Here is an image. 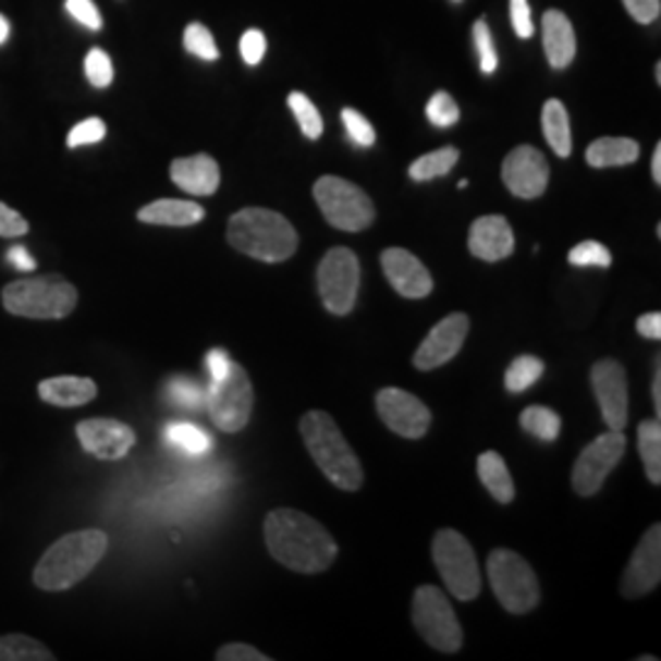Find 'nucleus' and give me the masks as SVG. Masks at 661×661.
<instances>
[{
    "mask_svg": "<svg viewBox=\"0 0 661 661\" xmlns=\"http://www.w3.org/2000/svg\"><path fill=\"white\" fill-rule=\"evenodd\" d=\"M265 544L274 561L297 574H321L335 556V547L329 529L299 510H272L265 519Z\"/></svg>",
    "mask_w": 661,
    "mask_h": 661,
    "instance_id": "obj_1",
    "label": "nucleus"
},
{
    "mask_svg": "<svg viewBox=\"0 0 661 661\" xmlns=\"http://www.w3.org/2000/svg\"><path fill=\"white\" fill-rule=\"evenodd\" d=\"M229 243L260 262H284L299 248V235L282 213L270 209H243L231 216Z\"/></svg>",
    "mask_w": 661,
    "mask_h": 661,
    "instance_id": "obj_2",
    "label": "nucleus"
},
{
    "mask_svg": "<svg viewBox=\"0 0 661 661\" xmlns=\"http://www.w3.org/2000/svg\"><path fill=\"white\" fill-rule=\"evenodd\" d=\"M108 549L101 529L72 531L47 549L35 568V584L42 590H66L84 580L98 566Z\"/></svg>",
    "mask_w": 661,
    "mask_h": 661,
    "instance_id": "obj_3",
    "label": "nucleus"
},
{
    "mask_svg": "<svg viewBox=\"0 0 661 661\" xmlns=\"http://www.w3.org/2000/svg\"><path fill=\"white\" fill-rule=\"evenodd\" d=\"M299 431L304 437V443L311 453V458L321 468L335 488L345 492H355L363 486V468L360 461L351 449V443L339 429V424L333 421L331 414L311 409L302 417Z\"/></svg>",
    "mask_w": 661,
    "mask_h": 661,
    "instance_id": "obj_4",
    "label": "nucleus"
},
{
    "mask_svg": "<svg viewBox=\"0 0 661 661\" xmlns=\"http://www.w3.org/2000/svg\"><path fill=\"white\" fill-rule=\"evenodd\" d=\"M76 287L64 278L17 280L3 290V304L10 314L25 319H64L76 307Z\"/></svg>",
    "mask_w": 661,
    "mask_h": 661,
    "instance_id": "obj_5",
    "label": "nucleus"
},
{
    "mask_svg": "<svg viewBox=\"0 0 661 661\" xmlns=\"http://www.w3.org/2000/svg\"><path fill=\"white\" fill-rule=\"evenodd\" d=\"M488 578L500 605L507 613L525 615L539 603V580L525 559L510 549H495L488 556Z\"/></svg>",
    "mask_w": 661,
    "mask_h": 661,
    "instance_id": "obj_6",
    "label": "nucleus"
},
{
    "mask_svg": "<svg viewBox=\"0 0 661 661\" xmlns=\"http://www.w3.org/2000/svg\"><path fill=\"white\" fill-rule=\"evenodd\" d=\"M314 199H317L319 209L333 229L358 233L365 231L375 221V206L370 196L365 194L360 186H355L341 176H321L314 184Z\"/></svg>",
    "mask_w": 661,
    "mask_h": 661,
    "instance_id": "obj_7",
    "label": "nucleus"
},
{
    "mask_svg": "<svg viewBox=\"0 0 661 661\" xmlns=\"http://www.w3.org/2000/svg\"><path fill=\"white\" fill-rule=\"evenodd\" d=\"M431 556L443 584L458 600H473L480 596V568L476 551L468 539L456 529L437 531L431 544Z\"/></svg>",
    "mask_w": 661,
    "mask_h": 661,
    "instance_id": "obj_8",
    "label": "nucleus"
},
{
    "mask_svg": "<svg viewBox=\"0 0 661 661\" xmlns=\"http://www.w3.org/2000/svg\"><path fill=\"white\" fill-rule=\"evenodd\" d=\"M412 623L417 633L439 652L453 654L463 645L461 623L449 598L433 586H421L412 598Z\"/></svg>",
    "mask_w": 661,
    "mask_h": 661,
    "instance_id": "obj_9",
    "label": "nucleus"
},
{
    "mask_svg": "<svg viewBox=\"0 0 661 661\" xmlns=\"http://www.w3.org/2000/svg\"><path fill=\"white\" fill-rule=\"evenodd\" d=\"M253 402L255 392L250 378L238 363H233L221 380H211V388L206 390V407H209L216 427L225 433L241 431L250 421Z\"/></svg>",
    "mask_w": 661,
    "mask_h": 661,
    "instance_id": "obj_10",
    "label": "nucleus"
},
{
    "mask_svg": "<svg viewBox=\"0 0 661 661\" xmlns=\"http://www.w3.org/2000/svg\"><path fill=\"white\" fill-rule=\"evenodd\" d=\"M319 297L335 317H345L355 307L360 287V262L351 248H331L317 272Z\"/></svg>",
    "mask_w": 661,
    "mask_h": 661,
    "instance_id": "obj_11",
    "label": "nucleus"
},
{
    "mask_svg": "<svg viewBox=\"0 0 661 661\" xmlns=\"http://www.w3.org/2000/svg\"><path fill=\"white\" fill-rule=\"evenodd\" d=\"M627 439L623 431H608L580 451V456L571 473V486L580 498H590L603 488L608 473L625 456Z\"/></svg>",
    "mask_w": 661,
    "mask_h": 661,
    "instance_id": "obj_12",
    "label": "nucleus"
},
{
    "mask_svg": "<svg viewBox=\"0 0 661 661\" xmlns=\"http://www.w3.org/2000/svg\"><path fill=\"white\" fill-rule=\"evenodd\" d=\"M590 384H593L596 397L603 412V421L610 431H623L627 427L629 412V388L627 372L623 365L613 358L598 360L590 370Z\"/></svg>",
    "mask_w": 661,
    "mask_h": 661,
    "instance_id": "obj_13",
    "label": "nucleus"
},
{
    "mask_svg": "<svg viewBox=\"0 0 661 661\" xmlns=\"http://www.w3.org/2000/svg\"><path fill=\"white\" fill-rule=\"evenodd\" d=\"M375 407H378L380 419L388 424V429L404 439H421L431 427V412L427 404L414 394L384 388L375 397Z\"/></svg>",
    "mask_w": 661,
    "mask_h": 661,
    "instance_id": "obj_14",
    "label": "nucleus"
},
{
    "mask_svg": "<svg viewBox=\"0 0 661 661\" xmlns=\"http://www.w3.org/2000/svg\"><path fill=\"white\" fill-rule=\"evenodd\" d=\"M502 182L519 199H537L549 184V162L537 147L519 145L502 162Z\"/></svg>",
    "mask_w": 661,
    "mask_h": 661,
    "instance_id": "obj_15",
    "label": "nucleus"
},
{
    "mask_svg": "<svg viewBox=\"0 0 661 661\" xmlns=\"http://www.w3.org/2000/svg\"><path fill=\"white\" fill-rule=\"evenodd\" d=\"M470 329V321L466 314H449L446 319H441L437 327L429 331L427 339L414 353V368L419 370H433L446 365L451 358H456V353L463 348Z\"/></svg>",
    "mask_w": 661,
    "mask_h": 661,
    "instance_id": "obj_16",
    "label": "nucleus"
},
{
    "mask_svg": "<svg viewBox=\"0 0 661 661\" xmlns=\"http://www.w3.org/2000/svg\"><path fill=\"white\" fill-rule=\"evenodd\" d=\"M661 580V527L652 525L639 541L623 576V596L639 598L652 593Z\"/></svg>",
    "mask_w": 661,
    "mask_h": 661,
    "instance_id": "obj_17",
    "label": "nucleus"
},
{
    "mask_svg": "<svg viewBox=\"0 0 661 661\" xmlns=\"http://www.w3.org/2000/svg\"><path fill=\"white\" fill-rule=\"evenodd\" d=\"M76 437L84 451L96 458L118 461L135 446V431L118 419H86L78 421Z\"/></svg>",
    "mask_w": 661,
    "mask_h": 661,
    "instance_id": "obj_18",
    "label": "nucleus"
},
{
    "mask_svg": "<svg viewBox=\"0 0 661 661\" xmlns=\"http://www.w3.org/2000/svg\"><path fill=\"white\" fill-rule=\"evenodd\" d=\"M382 272L392 290L407 299H424L433 290V280L424 262L404 248H388L382 253Z\"/></svg>",
    "mask_w": 661,
    "mask_h": 661,
    "instance_id": "obj_19",
    "label": "nucleus"
},
{
    "mask_svg": "<svg viewBox=\"0 0 661 661\" xmlns=\"http://www.w3.org/2000/svg\"><path fill=\"white\" fill-rule=\"evenodd\" d=\"M468 248L478 260L500 262L515 253V233H512L505 216H480L473 221Z\"/></svg>",
    "mask_w": 661,
    "mask_h": 661,
    "instance_id": "obj_20",
    "label": "nucleus"
},
{
    "mask_svg": "<svg viewBox=\"0 0 661 661\" xmlns=\"http://www.w3.org/2000/svg\"><path fill=\"white\" fill-rule=\"evenodd\" d=\"M172 182L194 196H211L221 184V170L219 162L209 155H194V157H180L170 167Z\"/></svg>",
    "mask_w": 661,
    "mask_h": 661,
    "instance_id": "obj_21",
    "label": "nucleus"
},
{
    "mask_svg": "<svg viewBox=\"0 0 661 661\" xmlns=\"http://www.w3.org/2000/svg\"><path fill=\"white\" fill-rule=\"evenodd\" d=\"M541 37L544 52L554 69H566L576 57V33L571 20L561 10H547L541 17Z\"/></svg>",
    "mask_w": 661,
    "mask_h": 661,
    "instance_id": "obj_22",
    "label": "nucleus"
},
{
    "mask_svg": "<svg viewBox=\"0 0 661 661\" xmlns=\"http://www.w3.org/2000/svg\"><path fill=\"white\" fill-rule=\"evenodd\" d=\"M39 397L57 407H78L88 404L96 397V382L88 378H76V375H62V378H49L39 382Z\"/></svg>",
    "mask_w": 661,
    "mask_h": 661,
    "instance_id": "obj_23",
    "label": "nucleus"
},
{
    "mask_svg": "<svg viewBox=\"0 0 661 661\" xmlns=\"http://www.w3.org/2000/svg\"><path fill=\"white\" fill-rule=\"evenodd\" d=\"M206 211L201 209L196 201H182V199H160L143 206L137 211V219L143 223H152V225H194L204 221Z\"/></svg>",
    "mask_w": 661,
    "mask_h": 661,
    "instance_id": "obj_24",
    "label": "nucleus"
},
{
    "mask_svg": "<svg viewBox=\"0 0 661 661\" xmlns=\"http://www.w3.org/2000/svg\"><path fill=\"white\" fill-rule=\"evenodd\" d=\"M639 145L633 137H600L586 150V160L596 170H605V167H625L637 162Z\"/></svg>",
    "mask_w": 661,
    "mask_h": 661,
    "instance_id": "obj_25",
    "label": "nucleus"
},
{
    "mask_svg": "<svg viewBox=\"0 0 661 661\" xmlns=\"http://www.w3.org/2000/svg\"><path fill=\"white\" fill-rule=\"evenodd\" d=\"M478 476L482 480V486L488 488V492L502 505L515 500V482H512L507 463L502 461L500 453L495 451H486L478 458Z\"/></svg>",
    "mask_w": 661,
    "mask_h": 661,
    "instance_id": "obj_26",
    "label": "nucleus"
},
{
    "mask_svg": "<svg viewBox=\"0 0 661 661\" xmlns=\"http://www.w3.org/2000/svg\"><path fill=\"white\" fill-rule=\"evenodd\" d=\"M541 127H544V137L559 157H568L574 150V137H571V123H568V111L559 98H551L544 103L541 111Z\"/></svg>",
    "mask_w": 661,
    "mask_h": 661,
    "instance_id": "obj_27",
    "label": "nucleus"
},
{
    "mask_svg": "<svg viewBox=\"0 0 661 661\" xmlns=\"http://www.w3.org/2000/svg\"><path fill=\"white\" fill-rule=\"evenodd\" d=\"M164 441L176 451L189 453V456H204L213 449V441L204 429L194 427L189 421H172L164 429Z\"/></svg>",
    "mask_w": 661,
    "mask_h": 661,
    "instance_id": "obj_28",
    "label": "nucleus"
},
{
    "mask_svg": "<svg viewBox=\"0 0 661 661\" xmlns=\"http://www.w3.org/2000/svg\"><path fill=\"white\" fill-rule=\"evenodd\" d=\"M639 437V453H642V463L647 470V480L652 486L661 482V424L659 419L642 421L637 429Z\"/></svg>",
    "mask_w": 661,
    "mask_h": 661,
    "instance_id": "obj_29",
    "label": "nucleus"
},
{
    "mask_svg": "<svg viewBox=\"0 0 661 661\" xmlns=\"http://www.w3.org/2000/svg\"><path fill=\"white\" fill-rule=\"evenodd\" d=\"M458 162V150L456 147H441V150H433L429 155L414 160L409 167V176L414 182H429L437 180V176L449 174L453 167Z\"/></svg>",
    "mask_w": 661,
    "mask_h": 661,
    "instance_id": "obj_30",
    "label": "nucleus"
},
{
    "mask_svg": "<svg viewBox=\"0 0 661 661\" xmlns=\"http://www.w3.org/2000/svg\"><path fill=\"white\" fill-rule=\"evenodd\" d=\"M519 424H522V429L531 433V437L541 439V441H556L559 431H561L559 414L554 409H549V407H539V404H535V407H527L525 412H522Z\"/></svg>",
    "mask_w": 661,
    "mask_h": 661,
    "instance_id": "obj_31",
    "label": "nucleus"
},
{
    "mask_svg": "<svg viewBox=\"0 0 661 661\" xmlns=\"http://www.w3.org/2000/svg\"><path fill=\"white\" fill-rule=\"evenodd\" d=\"M54 659L45 645L25 635L0 637V661H49Z\"/></svg>",
    "mask_w": 661,
    "mask_h": 661,
    "instance_id": "obj_32",
    "label": "nucleus"
},
{
    "mask_svg": "<svg viewBox=\"0 0 661 661\" xmlns=\"http://www.w3.org/2000/svg\"><path fill=\"white\" fill-rule=\"evenodd\" d=\"M541 372H544V363L535 358V355H519V358L510 363L505 372V388L515 394L525 392L541 378Z\"/></svg>",
    "mask_w": 661,
    "mask_h": 661,
    "instance_id": "obj_33",
    "label": "nucleus"
},
{
    "mask_svg": "<svg viewBox=\"0 0 661 661\" xmlns=\"http://www.w3.org/2000/svg\"><path fill=\"white\" fill-rule=\"evenodd\" d=\"M287 103L292 108L294 118H297V123L302 127V133L309 137V140H319L321 133H323V121H321V113L319 108L311 103V98H307L299 91H292Z\"/></svg>",
    "mask_w": 661,
    "mask_h": 661,
    "instance_id": "obj_34",
    "label": "nucleus"
},
{
    "mask_svg": "<svg viewBox=\"0 0 661 661\" xmlns=\"http://www.w3.org/2000/svg\"><path fill=\"white\" fill-rule=\"evenodd\" d=\"M164 394L172 404H176V407H184V409H201L206 404V390L199 382L186 380V378H174L167 382Z\"/></svg>",
    "mask_w": 661,
    "mask_h": 661,
    "instance_id": "obj_35",
    "label": "nucleus"
},
{
    "mask_svg": "<svg viewBox=\"0 0 661 661\" xmlns=\"http://www.w3.org/2000/svg\"><path fill=\"white\" fill-rule=\"evenodd\" d=\"M184 47L186 52L204 59V62H216L219 59V47H216L211 29L201 23H192L184 29Z\"/></svg>",
    "mask_w": 661,
    "mask_h": 661,
    "instance_id": "obj_36",
    "label": "nucleus"
},
{
    "mask_svg": "<svg viewBox=\"0 0 661 661\" xmlns=\"http://www.w3.org/2000/svg\"><path fill=\"white\" fill-rule=\"evenodd\" d=\"M568 262L574 268H610L613 265V255L598 241H584L578 243L574 250L568 253Z\"/></svg>",
    "mask_w": 661,
    "mask_h": 661,
    "instance_id": "obj_37",
    "label": "nucleus"
},
{
    "mask_svg": "<svg viewBox=\"0 0 661 661\" xmlns=\"http://www.w3.org/2000/svg\"><path fill=\"white\" fill-rule=\"evenodd\" d=\"M427 118L431 121V125L437 127H451L458 123L461 118V111H458V103L453 101L451 94L446 91H437L427 103Z\"/></svg>",
    "mask_w": 661,
    "mask_h": 661,
    "instance_id": "obj_38",
    "label": "nucleus"
},
{
    "mask_svg": "<svg viewBox=\"0 0 661 661\" xmlns=\"http://www.w3.org/2000/svg\"><path fill=\"white\" fill-rule=\"evenodd\" d=\"M84 72H86L88 82H91V86H96V88L111 86V82H113V62H111V57H108L103 52V49H91V52L86 54Z\"/></svg>",
    "mask_w": 661,
    "mask_h": 661,
    "instance_id": "obj_39",
    "label": "nucleus"
},
{
    "mask_svg": "<svg viewBox=\"0 0 661 661\" xmlns=\"http://www.w3.org/2000/svg\"><path fill=\"white\" fill-rule=\"evenodd\" d=\"M473 39H476V49L480 57V72L482 74H492L498 69V52H495V42H492L490 27L486 20H478L473 25Z\"/></svg>",
    "mask_w": 661,
    "mask_h": 661,
    "instance_id": "obj_40",
    "label": "nucleus"
},
{
    "mask_svg": "<svg viewBox=\"0 0 661 661\" xmlns=\"http://www.w3.org/2000/svg\"><path fill=\"white\" fill-rule=\"evenodd\" d=\"M341 121L345 125V133H348V137L353 140V145H358V147L375 145V127L368 123V118H365L363 113L353 111V108H343Z\"/></svg>",
    "mask_w": 661,
    "mask_h": 661,
    "instance_id": "obj_41",
    "label": "nucleus"
},
{
    "mask_svg": "<svg viewBox=\"0 0 661 661\" xmlns=\"http://www.w3.org/2000/svg\"><path fill=\"white\" fill-rule=\"evenodd\" d=\"M106 137V123L101 118H86L84 123H78L72 127V133L66 137L69 147H82V145H94L101 143Z\"/></svg>",
    "mask_w": 661,
    "mask_h": 661,
    "instance_id": "obj_42",
    "label": "nucleus"
},
{
    "mask_svg": "<svg viewBox=\"0 0 661 661\" xmlns=\"http://www.w3.org/2000/svg\"><path fill=\"white\" fill-rule=\"evenodd\" d=\"M66 10L76 23H82L88 29H101L103 20L98 8L94 5V0H66Z\"/></svg>",
    "mask_w": 661,
    "mask_h": 661,
    "instance_id": "obj_43",
    "label": "nucleus"
},
{
    "mask_svg": "<svg viewBox=\"0 0 661 661\" xmlns=\"http://www.w3.org/2000/svg\"><path fill=\"white\" fill-rule=\"evenodd\" d=\"M510 20L517 37L529 39L535 35V20H531L529 0H510Z\"/></svg>",
    "mask_w": 661,
    "mask_h": 661,
    "instance_id": "obj_44",
    "label": "nucleus"
},
{
    "mask_svg": "<svg viewBox=\"0 0 661 661\" xmlns=\"http://www.w3.org/2000/svg\"><path fill=\"white\" fill-rule=\"evenodd\" d=\"M265 49H268V39H265L260 29H248V33L241 37V57L245 59V64H260Z\"/></svg>",
    "mask_w": 661,
    "mask_h": 661,
    "instance_id": "obj_45",
    "label": "nucleus"
},
{
    "mask_svg": "<svg viewBox=\"0 0 661 661\" xmlns=\"http://www.w3.org/2000/svg\"><path fill=\"white\" fill-rule=\"evenodd\" d=\"M25 233H27V221L17 211H13L10 206L0 201V235H3V238H20V235Z\"/></svg>",
    "mask_w": 661,
    "mask_h": 661,
    "instance_id": "obj_46",
    "label": "nucleus"
},
{
    "mask_svg": "<svg viewBox=\"0 0 661 661\" xmlns=\"http://www.w3.org/2000/svg\"><path fill=\"white\" fill-rule=\"evenodd\" d=\"M623 3L627 8V13L642 25L654 23L661 13V0H623Z\"/></svg>",
    "mask_w": 661,
    "mask_h": 661,
    "instance_id": "obj_47",
    "label": "nucleus"
},
{
    "mask_svg": "<svg viewBox=\"0 0 661 661\" xmlns=\"http://www.w3.org/2000/svg\"><path fill=\"white\" fill-rule=\"evenodd\" d=\"M216 659L219 661H268L270 657L262 654L260 649H255L250 645H225L219 649Z\"/></svg>",
    "mask_w": 661,
    "mask_h": 661,
    "instance_id": "obj_48",
    "label": "nucleus"
},
{
    "mask_svg": "<svg viewBox=\"0 0 661 661\" xmlns=\"http://www.w3.org/2000/svg\"><path fill=\"white\" fill-rule=\"evenodd\" d=\"M233 360L229 358V353L221 351V348H213L209 351V355H206V370H209L211 380H221L225 372L231 370Z\"/></svg>",
    "mask_w": 661,
    "mask_h": 661,
    "instance_id": "obj_49",
    "label": "nucleus"
},
{
    "mask_svg": "<svg viewBox=\"0 0 661 661\" xmlns=\"http://www.w3.org/2000/svg\"><path fill=\"white\" fill-rule=\"evenodd\" d=\"M637 331L639 335H645L649 341H659L661 339V314L652 311V314H642V317L637 319Z\"/></svg>",
    "mask_w": 661,
    "mask_h": 661,
    "instance_id": "obj_50",
    "label": "nucleus"
},
{
    "mask_svg": "<svg viewBox=\"0 0 661 661\" xmlns=\"http://www.w3.org/2000/svg\"><path fill=\"white\" fill-rule=\"evenodd\" d=\"M8 260H10V265H13V268L23 270V272H33V270H35L33 255H29V253L23 248V245H13V248L8 250Z\"/></svg>",
    "mask_w": 661,
    "mask_h": 661,
    "instance_id": "obj_51",
    "label": "nucleus"
},
{
    "mask_svg": "<svg viewBox=\"0 0 661 661\" xmlns=\"http://www.w3.org/2000/svg\"><path fill=\"white\" fill-rule=\"evenodd\" d=\"M652 400H654V409H657V417L661 414V370H659V360H657V375H654V382H652Z\"/></svg>",
    "mask_w": 661,
    "mask_h": 661,
    "instance_id": "obj_52",
    "label": "nucleus"
},
{
    "mask_svg": "<svg viewBox=\"0 0 661 661\" xmlns=\"http://www.w3.org/2000/svg\"><path fill=\"white\" fill-rule=\"evenodd\" d=\"M652 180H654V184H661V145L654 147V155H652Z\"/></svg>",
    "mask_w": 661,
    "mask_h": 661,
    "instance_id": "obj_53",
    "label": "nucleus"
},
{
    "mask_svg": "<svg viewBox=\"0 0 661 661\" xmlns=\"http://www.w3.org/2000/svg\"><path fill=\"white\" fill-rule=\"evenodd\" d=\"M8 35H10V25H8V20L3 15H0V45L5 42Z\"/></svg>",
    "mask_w": 661,
    "mask_h": 661,
    "instance_id": "obj_54",
    "label": "nucleus"
},
{
    "mask_svg": "<svg viewBox=\"0 0 661 661\" xmlns=\"http://www.w3.org/2000/svg\"><path fill=\"white\" fill-rule=\"evenodd\" d=\"M657 84H661V64H657Z\"/></svg>",
    "mask_w": 661,
    "mask_h": 661,
    "instance_id": "obj_55",
    "label": "nucleus"
}]
</instances>
